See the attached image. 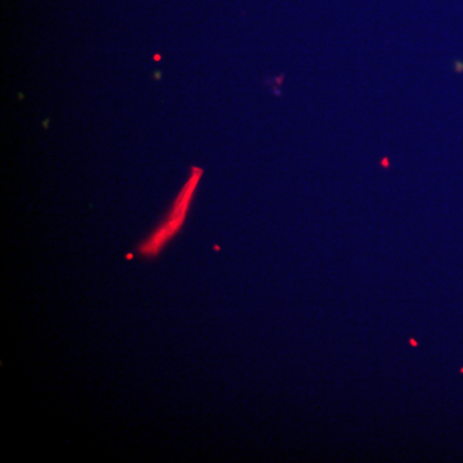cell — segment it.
Listing matches in <instances>:
<instances>
[{"instance_id":"obj_1","label":"cell","mask_w":463,"mask_h":463,"mask_svg":"<svg viewBox=\"0 0 463 463\" xmlns=\"http://www.w3.org/2000/svg\"><path fill=\"white\" fill-rule=\"evenodd\" d=\"M203 174V170L201 167L192 166L190 176L176 199L174 200L165 221L138 246L139 255L145 258H156L166 248L167 243L181 232Z\"/></svg>"}]
</instances>
